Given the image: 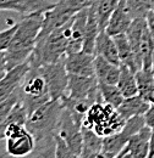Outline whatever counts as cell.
<instances>
[{"mask_svg": "<svg viewBox=\"0 0 154 158\" xmlns=\"http://www.w3.org/2000/svg\"><path fill=\"white\" fill-rule=\"evenodd\" d=\"M64 107L61 99L49 100L28 114L26 127L36 140V147L31 156L55 157V134Z\"/></svg>", "mask_w": 154, "mask_h": 158, "instance_id": "6da1fadb", "label": "cell"}, {"mask_svg": "<svg viewBox=\"0 0 154 158\" xmlns=\"http://www.w3.org/2000/svg\"><path fill=\"white\" fill-rule=\"evenodd\" d=\"M44 12H33L23 16L9 49L5 51L7 71L28 61L36 49L39 33L43 26Z\"/></svg>", "mask_w": 154, "mask_h": 158, "instance_id": "7a4b0ae2", "label": "cell"}, {"mask_svg": "<svg viewBox=\"0 0 154 158\" xmlns=\"http://www.w3.org/2000/svg\"><path fill=\"white\" fill-rule=\"evenodd\" d=\"M72 21H69L66 24L53 31L45 37L38 38L34 51L28 59L29 66L39 67L47 63L57 62L64 59L67 55V48L71 37Z\"/></svg>", "mask_w": 154, "mask_h": 158, "instance_id": "3957f363", "label": "cell"}, {"mask_svg": "<svg viewBox=\"0 0 154 158\" xmlns=\"http://www.w3.org/2000/svg\"><path fill=\"white\" fill-rule=\"evenodd\" d=\"M126 120L119 113L117 108L102 101L94 102L84 116L82 127L88 128L102 138L113 135L120 131Z\"/></svg>", "mask_w": 154, "mask_h": 158, "instance_id": "277c9868", "label": "cell"}, {"mask_svg": "<svg viewBox=\"0 0 154 158\" xmlns=\"http://www.w3.org/2000/svg\"><path fill=\"white\" fill-rule=\"evenodd\" d=\"M19 95L20 101L25 106L28 114L52 100L47 80L39 72L38 67L31 66L19 86Z\"/></svg>", "mask_w": 154, "mask_h": 158, "instance_id": "5b68a950", "label": "cell"}, {"mask_svg": "<svg viewBox=\"0 0 154 158\" xmlns=\"http://www.w3.org/2000/svg\"><path fill=\"white\" fill-rule=\"evenodd\" d=\"M91 0H59L54 6L44 12L43 26L38 38L45 37L71 21L77 14L92 5Z\"/></svg>", "mask_w": 154, "mask_h": 158, "instance_id": "8992f818", "label": "cell"}, {"mask_svg": "<svg viewBox=\"0 0 154 158\" xmlns=\"http://www.w3.org/2000/svg\"><path fill=\"white\" fill-rule=\"evenodd\" d=\"M126 35L141 68H152L154 43L146 17H138L132 21L126 31Z\"/></svg>", "mask_w": 154, "mask_h": 158, "instance_id": "52a82bcc", "label": "cell"}, {"mask_svg": "<svg viewBox=\"0 0 154 158\" xmlns=\"http://www.w3.org/2000/svg\"><path fill=\"white\" fill-rule=\"evenodd\" d=\"M146 125L143 116H137L134 118L126 120L124 128L113 135L105 136L103 140V151L100 157L113 158L117 157V155L122 151V148L126 146L130 138L139 131Z\"/></svg>", "mask_w": 154, "mask_h": 158, "instance_id": "ba28073f", "label": "cell"}, {"mask_svg": "<svg viewBox=\"0 0 154 158\" xmlns=\"http://www.w3.org/2000/svg\"><path fill=\"white\" fill-rule=\"evenodd\" d=\"M6 153L11 157L31 156L36 147V140L26 124H12L5 133Z\"/></svg>", "mask_w": 154, "mask_h": 158, "instance_id": "9c48e42d", "label": "cell"}, {"mask_svg": "<svg viewBox=\"0 0 154 158\" xmlns=\"http://www.w3.org/2000/svg\"><path fill=\"white\" fill-rule=\"evenodd\" d=\"M66 57V56H65ZM65 57L57 62L39 66L38 69L47 80L50 99L59 100L66 96L69 86V72L66 69Z\"/></svg>", "mask_w": 154, "mask_h": 158, "instance_id": "30bf717a", "label": "cell"}, {"mask_svg": "<svg viewBox=\"0 0 154 158\" xmlns=\"http://www.w3.org/2000/svg\"><path fill=\"white\" fill-rule=\"evenodd\" d=\"M62 139L72 152L74 157H81L82 152V125L77 122L71 112L64 107L59 120L57 134Z\"/></svg>", "mask_w": 154, "mask_h": 158, "instance_id": "8fae6325", "label": "cell"}, {"mask_svg": "<svg viewBox=\"0 0 154 158\" xmlns=\"http://www.w3.org/2000/svg\"><path fill=\"white\" fill-rule=\"evenodd\" d=\"M99 81L96 76H78L69 74V86L66 96L71 99H86V98H102Z\"/></svg>", "mask_w": 154, "mask_h": 158, "instance_id": "7c38bea8", "label": "cell"}, {"mask_svg": "<svg viewBox=\"0 0 154 158\" xmlns=\"http://www.w3.org/2000/svg\"><path fill=\"white\" fill-rule=\"evenodd\" d=\"M152 129L144 125L139 131L134 134L122 151L117 155L119 158H146L149 153V140Z\"/></svg>", "mask_w": 154, "mask_h": 158, "instance_id": "4fadbf2b", "label": "cell"}, {"mask_svg": "<svg viewBox=\"0 0 154 158\" xmlns=\"http://www.w3.org/2000/svg\"><path fill=\"white\" fill-rule=\"evenodd\" d=\"M94 56V54H89L83 50L67 54L65 57V64L69 74L96 76Z\"/></svg>", "mask_w": 154, "mask_h": 158, "instance_id": "5bb4252c", "label": "cell"}, {"mask_svg": "<svg viewBox=\"0 0 154 158\" xmlns=\"http://www.w3.org/2000/svg\"><path fill=\"white\" fill-rule=\"evenodd\" d=\"M54 4L49 0H0V11H14L26 16L33 12H45Z\"/></svg>", "mask_w": 154, "mask_h": 158, "instance_id": "9a60e30c", "label": "cell"}, {"mask_svg": "<svg viewBox=\"0 0 154 158\" xmlns=\"http://www.w3.org/2000/svg\"><path fill=\"white\" fill-rule=\"evenodd\" d=\"M29 68V62L26 61L6 72L5 77L0 80V103L9 99L19 89Z\"/></svg>", "mask_w": 154, "mask_h": 158, "instance_id": "2e32d148", "label": "cell"}, {"mask_svg": "<svg viewBox=\"0 0 154 158\" xmlns=\"http://www.w3.org/2000/svg\"><path fill=\"white\" fill-rule=\"evenodd\" d=\"M132 21L134 19L127 9L126 0H120L117 7L113 12V15L110 16L109 22L104 31L113 37L121 34V33H126V31L130 27V24L132 23Z\"/></svg>", "mask_w": 154, "mask_h": 158, "instance_id": "e0dca14e", "label": "cell"}, {"mask_svg": "<svg viewBox=\"0 0 154 158\" xmlns=\"http://www.w3.org/2000/svg\"><path fill=\"white\" fill-rule=\"evenodd\" d=\"M88 19V7L81 10L72 21L71 27V37L67 48V54L81 51L84 44V35H86V26Z\"/></svg>", "mask_w": 154, "mask_h": 158, "instance_id": "ac0fdd59", "label": "cell"}, {"mask_svg": "<svg viewBox=\"0 0 154 158\" xmlns=\"http://www.w3.org/2000/svg\"><path fill=\"white\" fill-rule=\"evenodd\" d=\"M94 71L99 83L117 84L121 72V64H116L106 59L96 55L94 56Z\"/></svg>", "mask_w": 154, "mask_h": 158, "instance_id": "d6986e66", "label": "cell"}, {"mask_svg": "<svg viewBox=\"0 0 154 158\" xmlns=\"http://www.w3.org/2000/svg\"><path fill=\"white\" fill-rule=\"evenodd\" d=\"M94 55H99L116 64H121L115 39L113 35L108 34L105 31H100V33L97 38L96 46H94Z\"/></svg>", "mask_w": 154, "mask_h": 158, "instance_id": "ffe728a7", "label": "cell"}, {"mask_svg": "<svg viewBox=\"0 0 154 158\" xmlns=\"http://www.w3.org/2000/svg\"><path fill=\"white\" fill-rule=\"evenodd\" d=\"M149 106H151V102L148 100L137 94L135 96L125 98L122 103L117 107V111L122 116V118L127 120L137 116H143L149 108Z\"/></svg>", "mask_w": 154, "mask_h": 158, "instance_id": "44dd1931", "label": "cell"}, {"mask_svg": "<svg viewBox=\"0 0 154 158\" xmlns=\"http://www.w3.org/2000/svg\"><path fill=\"white\" fill-rule=\"evenodd\" d=\"M103 140L96 131L82 127V158L100 157L103 151Z\"/></svg>", "mask_w": 154, "mask_h": 158, "instance_id": "7402d4cb", "label": "cell"}, {"mask_svg": "<svg viewBox=\"0 0 154 158\" xmlns=\"http://www.w3.org/2000/svg\"><path fill=\"white\" fill-rule=\"evenodd\" d=\"M100 27L97 17L96 11V1L88 6V19H87V26H86V35H84V44H83V51L94 54V46L96 40L100 33Z\"/></svg>", "mask_w": 154, "mask_h": 158, "instance_id": "603a6c76", "label": "cell"}, {"mask_svg": "<svg viewBox=\"0 0 154 158\" xmlns=\"http://www.w3.org/2000/svg\"><path fill=\"white\" fill-rule=\"evenodd\" d=\"M116 46H117V51H119V57L121 64H125L127 67H130L134 72H137L138 69H141V66L137 61V57L135 55V51L129 41V38L126 35V33H121L114 35Z\"/></svg>", "mask_w": 154, "mask_h": 158, "instance_id": "cb8c5ba5", "label": "cell"}, {"mask_svg": "<svg viewBox=\"0 0 154 158\" xmlns=\"http://www.w3.org/2000/svg\"><path fill=\"white\" fill-rule=\"evenodd\" d=\"M122 93L125 98L135 96L138 94V86H137V80H136V72H134L130 67L121 64V72L120 77L116 84Z\"/></svg>", "mask_w": 154, "mask_h": 158, "instance_id": "d4e9b609", "label": "cell"}, {"mask_svg": "<svg viewBox=\"0 0 154 158\" xmlns=\"http://www.w3.org/2000/svg\"><path fill=\"white\" fill-rule=\"evenodd\" d=\"M138 94L151 102L154 91V73L152 68H141L136 72Z\"/></svg>", "mask_w": 154, "mask_h": 158, "instance_id": "484cf974", "label": "cell"}, {"mask_svg": "<svg viewBox=\"0 0 154 158\" xmlns=\"http://www.w3.org/2000/svg\"><path fill=\"white\" fill-rule=\"evenodd\" d=\"M28 118V113L25 108V106L19 101L11 110V112L7 114V117L4 119V122L0 124V140H5V133L9 127L12 124H26Z\"/></svg>", "mask_w": 154, "mask_h": 158, "instance_id": "4316f807", "label": "cell"}, {"mask_svg": "<svg viewBox=\"0 0 154 158\" xmlns=\"http://www.w3.org/2000/svg\"><path fill=\"white\" fill-rule=\"evenodd\" d=\"M120 0H96V11L99 27L102 31L105 29L110 16L115 11Z\"/></svg>", "mask_w": 154, "mask_h": 158, "instance_id": "83f0119b", "label": "cell"}, {"mask_svg": "<svg viewBox=\"0 0 154 158\" xmlns=\"http://www.w3.org/2000/svg\"><path fill=\"white\" fill-rule=\"evenodd\" d=\"M99 91L102 95V99L104 102L111 105L113 107L117 108L122 101L125 99V96L122 95V93L120 91L119 86L116 84H106V83H99Z\"/></svg>", "mask_w": 154, "mask_h": 158, "instance_id": "f1b7e54d", "label": "cell"}, {"mask_svg": "<svg viewBox=\"0 0 154 158\" xmlns=\"http://www.w3.org/2000/svg\"><path fill=\"white\" fill-rule=\"evenodd\" d=\"M127 9L132 19L146 17L151 10H153V0H126Z\"/></svg>", "mask_w": 154, "mask_h": 158, "instance_id": "f546056e", "label": "cell"}, {"mask_svg": "<svg viewBox=\"0 0 154 158\" xmlns=\"http://www.w3.org/2000/svg\"><path fill=\"white\" fill-rule=\"evenodd\" d=\"M17 26H19V22L17 23H10L7 28L0 31V52H4L9 49L12 38L17 31Z\"/></svg>", "mask_w": 154, "mask_h": 158, "instance_id": "4dcf8cb0", "label": "cell"}, {"mask_svg": "<svg viewBox=\"0 0 154 158\" xmlns=\"http://www.w3.org/2000/svg\"><path fill=\"white\" fill-rule=\"evenodd\" d=\"M20 101V95H19V89L4 102L0 103V124L4 122V119L7 117V114L11 112L12 107Z\"/></svg>", "mask_w": 154, "mask_h": 158, "instance_id": "1f68e13d", "label": "cell"}, {"mask_svg": "<svg viewBox=\"0 0 154 158\" xmlns=\"http://www.w3.org/2000/svg\"><path fill=\"white\" fill-rule=\"evenodd\" d=\"M143 118H144L146 125L149 127L151 129H154V103H151L149 108L143 114Z\"/></svg>", "mask_w": 154, "mask_h": 158, "instance_id": "d6a6232c", "label": "cell"}, {"mask_svg": "<svg viewBox=\"0 0 154 158\" xmlns=\"http://www.w3.org/2000/svg\"><path fill=\"white\" fill-rule=\"evenodd\" d=\"M146 20H147L148 28H149V32H151V35H152V39L154 43V9L148 12V15L146 16Z\"/></svg>", "mask_w": 154, "mask_h": 158, "instance_id": "836d02e7", "label": "cell"}, {"mask_svg": "<svg viewBox=\"0 0 154 158\" xmlns=\"http://www.w3.org/2000/svg\"><path fill=\"white\" fill-rule=\"evenodd\" d=\"M7 72V68H6V56H5V51L4 52H0V80L5 77Z\"/></svg>", "mask_w": 154, "mask_h": 158, "instance_id": "e575fe53", "label": "cell"}, {"mask_svg": "<svg viewBox=\"0 0 154 158\" xmlns=\"http://www.w3.org/2000/svg\"><path fill=\"white\" fill-rule=\"evenodd\" d=\"M148 158H154V129H152L151 140H149V153H148Z\"/></svg>", "mask_w": 154, "mask_h": 158, "instance_id": "d590c367", "label": "cell"}, {"mask_svg": "<svg viewBox=\"0 0 154 158\" xmlns=\"http://www.w3.org/2000/svg\"><path fill=\"white\" fill-rule=\"evenodd\" d=\"M151 103H154V91H153V95H152V99H151Z\"/></svg>", "mask_w": 154, "mask_h": 158, "instance_id": "8d00e7d4", "label": "cell"}, {"mask_svg": "<svg viewBox=\"0 0 154 158\" xmlns=\"http://www.w3.org/2000/svg\"><path fill=\"white\" fill-rule=\"evenodd\" d=\"M153 6H154V0H153Z\"/></svg>", "mask_w": 154, "mask_h": 158, "instance_id": "74e56055", "label": "cell"}]
</instances>
